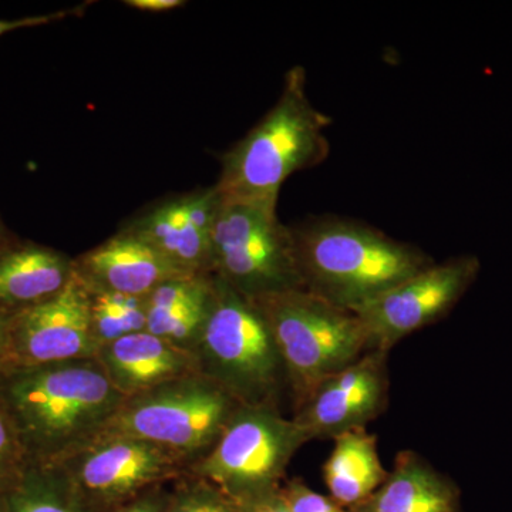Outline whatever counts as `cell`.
<instances>
[{"mask_svg": "<svg viewBox=\"0 0 512 512\" xmlns=\"http://www.w3.org/2000/svg\"><path fill=\"white\" fill-rule=\"evenodd\" d=\"M282 498L291 512H349L326 495L313 491L301 478H292L281 487Z\"/></svg>", "mask_w": 512, "mask_h": 512, "instance_id": "24", "label": "cell"}, {"mask_svg": "<svg viewBox=\"0 0 512 512\" xmlns=\"http://www.w3.org/2000/svg\"><path fill=\"white\" fill-rule=\"evenodd\" d=\"M241 406L224 387L197 373L128 397L97 434L147 441L192 466Z\"/></svg>", "mask_w": 512, "mask_h": 512, "instance_id": "6", "label": "cell"}, {"mask_svg": "<svg viewBox=\"0 0 512 512\" xmlns=\"http://www.w3.org/2000/svg\"><path fill=\"white\" fill-rule=\"evenodd\" d=\"M387 357L389 353L370 350L313 390L293 414L309 441L332 440L346 431L366 429L386 410L390 386Z\"/></svg>", "mask_w": 512, "mask_h": 512, "instance_id": "12", "label": "cell"}, {"mask_svg": "<svg viewBox=\"0 0 512 512\" xmlns=\"http://www.w3.org/2000/svg\"><path fill=\"white\" fill-rule=\"evenodd\" d=\"M480 269L474 255L434 262L353 312L365 328L369 352L389 353L406 336L439 322L466 295Z\"/></svg>", "mask_w": 512, "mask_h": 512, "instance_id": "10", "label": "cell"}, {"mask_svg": "<svg viewBox=\"0 0 512 512\" xmlns=\"http://www.w3.org/2000/svg\"><path fill=\"white\" fill-rule=\"evenodd\" d=\"M0 512H3V511H2V507H0Z\"/></svg>", "mask_w": 512, "mask_h": 512, "instance_id": "31", "label": "cell"}, {"mask_svg": "<svg viewBox=\"0 0 512 512\" xmlns=\"http://www.w3.org/2000/svg\"><path fill=\"white\" fill-rule=\"evenodd\" d=\"M288 227L302 288L345 311L434 264L416 245L352 218L318 215Z\"/></svg>", "mask_w": 512, "mask_h": 512, "instance_id": "2", "label": "cell"}, {"mask_svg": "<svg viewBox=\"0 0 512 512\" xmlns=\"http://www.w3.org/2000/svg\"><path fill=\"white\" fill-rule=\"evenodd\" d=\"M214 301V275H185L154 289L146 298L148 332L194 352Z\"/></svg>", "mask_w": 512, "mask_h": 512, "instance_id": "18", "label": "cell"}, {"mask_svg": "<svg viewBox=\"0 0 512 512\" xmlns=\"http://www.w3.org/2000/svg\"><path fill=\"white\" fill-rule=\"evenodd\" d=\"M13 313L0 309V375L6 370L8 360L10 322Z\"/></svg>", "mask_w": 512, "mask_h": 512, "instance_id": "29", "label": "cell"}, {"mask_svg": "<svg viewBox=\"0 0 512 512\" xmlns=\"http://www.w3.org/2000/svg\"><path fill=\"white\" fill-rule=\"evenodd\" d=\"M238 504L241 512H291L282 498L281 487Z\"/></svg>", "mask_w": 512, "mask_h": 512, "instance_id": "25", "label": "cell"}, {"mask_svg": "<svg viewBox=\"0 0 512 512\" xmlns=\"http://www.w3.org/2000/svg\"><path fill=\"white\" fill-rule=\"evenodd\" d=\"M349 512H460V491L426 458L404 450L386 481Z\"/></svg>", "mask_w": 512, "mask_h": 512, "instance_id": "16", "label": "cell"}, {"mask_svg": "<svg viewBox=\"0 0 512 512\" xmlns=\"http://www.w3.org/2000/svg\"><path fill=\"white\" fill-rule=\"evenodd\" d=\"M323 464V480L330 498L340 507L352 508L365 501L386 481L377 437L366 429L339 434Z\"/></svg>", "mask_w": 512, "mask_h": 512, "instance_id": "19", "label": "cell"}, {"mask_svg": "<svg viewBox=\"0 0 512 512\" xmlns=\"http://www.w3.org/2000/svg\"><path fill=\"white\" fill-rule=\"evenodd\" d=\"M168 495L163 494L160 487L147 491L136 500L123 505L116 512H165L167 507Z\"/></svg>", "mask_w": 512, "mask_h": 512, "instance_id": "26", "label": "cell"}, {"mask_svg": "<svg viewBox=\"0 0 512 512\" xmlns=\"http://www.w3.org/2000/svg\"><path fill=\"white\" fill-rule=\"evenodd\" d=\"M165 512H241V507L210 481L187 471L175 480Z\"/></svg>", "mask_w": 512, "mask_h": 512, "instance_id": "22", "label": "cell"}, {"mask_svg": "<svg viewBox=\"0 0 512 512\" xmlns=\"http://www.w3.org/2000/svg\"><path fill=\"white\" fill-rule=\"evenodd\" d=\"M124 400L96 357L0 375V404L30 464L46 463L92 439Z\"/></svg>", "mask_w": 512, "mask_h": 512, "instance_id": "1", "label": "cell"}, {"mask_svg": "<svg viewBox=\"0 0 512 512\" xmlns=\"http://www.w3.org/2000/svg\"><path fill=\"white\" fill-rule=\"evenodd\" d=\"M74 274L87 288L140 298H147L164 282L191 275L171 264L143 238L123 228L74 258Z\"/></svg>", "mask_w": 512, "mask_h": 512, "instance_id": "14", "label": "cell"}, {"mask_svg": "<svg viewBox=\"0 0 512 512\" xmlns=\"http://www.w3.org/2000/svg\"><path fill=\"white\" fill-rule=\"evenodd\" d=\"M309 443L298 423L274 404H242L211 450L188 468L238 503L281 487L299 448Z\"/></svg>", "mask_w": 512, "mask_h": 512, "instance_id": "7", "label": "cell"}, {"mask_svg": "<svg viewBox=\"0 0 512 512\" xmlns=\"http://www.w3.org/2000/svg\"><path fill=\"white\" fill-rule=\"evenodd\" d=\"M96 359L111 384L126 399L201 373L197 353L178 348L148 330L101 346Z\"/></svg>", "mask_w": 512, "mask_h": 512, "instance_id": "15", "label": "cell"}, {"mask_svg": "<svg viewBox=\"0 0 512 512\" xmlns=\"http://www.w3.org/2000/svg\"><path fill=\"white\" fill-rule=\"evenodd\" d=\"M252 301L258 305L274 336L295 410L323 380L369 352L359 316L306 289Z\"/></svg>", "mask_w": 512, "mask_h": 512, "instance_id": "4", "label": "cell"}, {"mask_svg": "<svg viewBox=\"0 0 512 512\" xmlns=\"http://www.w3.org/2000/svg\"><path fill=\"white\" fill-rule=\"evenodd\" d=\"M37 466L59 477L87 511L123 507L153 488L173 483L190 467L164 448L111 434H96Z\"/></svg>", "mask_w": 512, "mask_h": 512, "instance_id": "9", "label": "cell"}, {"mask_svg": "<svg viewBox=\"0 0 512 512\" xmlns=\"http://www.w3.org/2000/svg\"><path fill=\"white\" fill-rule=\"evenodd\" d=\"M29 466L18 433L0 404V487H13Z\"/></svg>", "mask_w": 512, "mask_h": 512, "instance_id": "23", "label": "cell"}, {"mask_svg": "<svg viewBox=\"0 0 512 512\" xmlns=\"http://www.w3.org/2000/svg\"><path fill=\"white\" fill-rule=\"evenodd\" d=\"M221 197L215 187L161 201L123 229L143 238L185 274H212V234Z\"/></svg>", "mask_w": 512, "mask_h": 512, "instance_id": "13", "label": "cell"}, {"mask_svg": "<svg viewBox=\"0 0 512 512\" xmlns=\"http://www.w3.org/2000/svg\"><path fill=\"white\" fill-rule=\"evenodd\" d=\"M3 242H6V235L5 231H3L2 222H0V245H2Z\"/></svg>", "mask_w": 512, "mask_h": 512, "instance_id": "30", "label": "cell"}, {"mask_svg": "<svg viewBox=\"0 0 512 512\" xmlns=\"http://www.w3.org/2000/svg\"><path fill=\"white\" fill-rule=\"evenodd\" d=\"M72 13H76L77 15L79 9L64 10V12L50 13V15L29 16V18L15 20H0V36L13 32V30L49 25V23L56 22V20L67 18V16L72 15Z\"/></svg>", "mask_w": 512, "mask_h": 512, "instance_id": "27", "label": "cell"}, {"mask_svg": "<svg viewBox=\"0 0 512 512\" xmlns=\"http://www.w3.org/2000/svg\"><path fill=\"white\" fill-rule=\"evenodd\" d=\"M99 349L90 318L89 291L73 274L53 298L13 313L5 372L94 359Z\"/></svg>", "mask_w": 512, "mask_h": 512, "instance_id": "11", "label": "cell"}, {"mask_svg": "<svg viewBox=\"0 0 512 512\" xmlns=\"http://www.w3.org/2000/svg\"><path fill=\"white\" fill-rule=\"evenodd\" d=\"M194 352L202 375L239 403L279 406L286 376L268 322L252 299L215 275L210 316Z\"/></svg>", "mask_w": 512, "mask_h": 512, "instance_id": "5", "label": "cell"}, {"mask_svg": "<svg viewBox=\"0 0 512 512\" xmlns=\"http://www.w3.org/2000/svg\"><path fill=\"white\" fill-rule=\"evenodd\" d=\"M212 275L248 299L303 289L291 232L279 221L276 205L221 198L212 234Z\"/></svg>", "mask_w": 512, "mask_h": 512, "instance_id": "8", "label": "cell"}, {"mask_svg": "<svg viewBox=\"0 0 512 512\" xmlns=\"http://www.w3.org/2000/svg\"><path fill=\"white\" fill-rule=\"evenodd\" d=\"M87 291L94 338L99 348L147 329L146 298L90 288Z\"/></svg>", "mask_w": 512, "mask_h": 512, "instance_id": "20", "label": "cell"}, {"mask_svg": "<svg viewBox=\"0 0 512 512\" xmlns=\"http://www.w3.org/2000/svg\"><path fill=\"white\" fill-rule=\"evenodd\" d=\"M10 512H89L52 471L30 464L13 485Z\"/></svg>", "mask_w": 512, "mask_h": 512, "instance_id": "21", "label": "cell"}, {"mask_svg": "<svg viewBox=\"0 0 512 512\" xmlns=\"http://www.w3.org/2000/svg\"><path fill=\"white\" fill-rule=\"evenodd\" d=\"M330 124L332 119L309 99L305 69L293 66L274 107L222 156L215 190L222 200L278 204L279 191L292 174L329 157Z\"/></svg>", "mask_w": 512, "mask_h": 512, "instance_id": "3", "label": "cell"}, {"mask_svg": "<svg viewBox=\"0 0 512 512\" xmlns=\"http://www.w3.org/2000/svg\"><path fill=\"white\" fill-rule=\"evenodd\" d=\"M124 5L128 8L143 10V12L160 13L183 8L185 2L183 0H126Z\"/></svg>", "mask_w": 512, "mask_h": 512, "instance_id": "28", "label": "cell"}, {"mask_svg": "<svg viewBox=\"0 0 512 512\" xmlns=\"http://www.w3.org/2000/svg\"><path fill=\"white\" fill-rule=\"evenodd\" d=\"M74 274V259L43 247L0 245V309L10 313L32 308L57 295Z\"/></svg>", "mask_w": 512, "mask_h": 512, "instance_id": "17", "label": "cell"}]
</instances>
